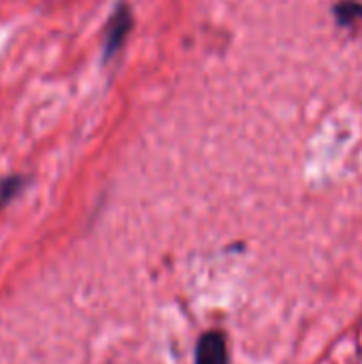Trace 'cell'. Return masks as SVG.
I'll use <instances>...</instances> for the list:
<instances>
[{
  "label": "cell",
  "mask_w": 362,
  "mask_h": 364,
  "mask_svg": "<svg viewBox=\"0 0 362 364\" xmlns=\"http://www.w3.org/2000/svg\"><path fill=\"white\" fill-rule=\"evenodd\" d=\"M335 15H337V21L344 23V26H352V23H358L362 19V6L358 2H352V0H344L335 6Z\"/></svg>",
  "instance_id": "obj_3"
},
{
  "label": "cell",
  "mask_w": 362,
  "mask_h": 364,
  "mask_svg": "<svg viewBox=\"0 0 362 364\" xmlns=\"http://www.w3.org/2000/svg\"><path fill=\"white\" fill-rule=\"evenodd\" d=\"M194 364H228V346L226 337L220 331L205 333L194 352Z\"/></svg>",
  "instance_id": "obj_1"
},
{
  "label": "cell",
  "mask_w": 362,
  "mask_h": 364,
  "mask_svg": "<svg viewBox=\"0 0 362 364\" xmlns=\"http://www.w3.org/2000/svg\"><path fill=\"white\" fill-rule=\"evenodd\" d=\"M130 23H132V19H130L128 9L119 6L115 11V15L111 17L109 28H107V55H111L119 49V45L124 43V38L130 30Z\"/></svg>",
  "instance_id": "obj_2"
}]
</instances>
